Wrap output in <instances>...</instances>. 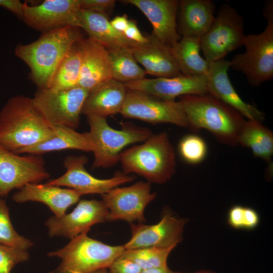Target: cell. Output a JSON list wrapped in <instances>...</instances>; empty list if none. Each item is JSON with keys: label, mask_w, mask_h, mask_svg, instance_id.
I'll list each match as a JSON object with an SVG mask.
<instances>
[{"label": "cell", "mask_w": 273, "mask_h": 273, "mask_svg": "<svg viewBox=\"0 0 273 273\" xmlns=\"http://www.w3.org/2000/svg\"><path fill=\"white\" fill-rule=\"evenodd\" d=\"M151 192V183L140 181L131 186L116 187L101 195L108 210L107 221L125 220L130 223L146 221L144 211L156 198Z\"/></svg>", "instance_id": "12"}, {"label": "cell", "mask_w": 273, "mask_h": 273, "mask_svg": "<svg viewBox=\"0 0 273 273\" xmlns=\"http://www.w3.org/2000/svg\"><path fill=\"white\" fill-rule=\"evenodd\" d=\"M115 0H80V8L103 14L108 16L115 6Z\"/></svg>", "instance_id": "36"}, {"label": "cell", "mask_w": 273, "mask_h": 273, "mask_svg": "<svg viewBox=\"0 0 273 273\" xmlns=\"http://www.w3.org/2000/svg\"><path fill=\"white\" fill-rule=\"evenodd\" d=\"M78 17L80 28L86 32L88 37L107 49L126 48L131 49L138 44L116 30L107 15L80 8Z\"/></svg>", "instance_id": "25"}, {"label": "cell", "mask_w": 273, "mask_h": 273, "mask_svg": "<svg viewBox=\"0 0 273 273\" xmlns=\"http://www.w3.org/2000/svg\"><path fill=\"white\" fill-rule=\"evenodd\" d=\"M80 0H45L35 6L24 2L22 19L31 28L43 33L66 26L80 28Z\"/></svg>", "instance_id": "15"}, {"label": "cell", "mask_w": 273, "mask_h": 273, "mask_svg": "<svg viewBox=\"0 0 273 273\" xmlns=\"http://www.w3.org/2000/svg\"><path fill=\"white\" fill-rule=\"evenodd\" d=\"M244 207L235 205L229 211L228 222L232 228L236 229H244Z\"/></svg>", "instance_id": "37"}, {"label": "cell", "mask_w": 273, "mask_h": 273, "mask_svg": "<svg viewBox=\"0 0 273 273\" xmlns=\"http://www.w3.org/2000/svg\"><path fill=\"white\" fill-rule=\"evenodd\" d=\"M54 134L51 138L22 151L21 154L41 155L56 151L74 149L93 152L94 144L88 132L80 133L75 129L63 126L51 125Z\"/></svg>", "instance_id": "26"}, {"label": "cell", "mask_w": 273, "mask_h": 273, "mask_svg": "<svg viewBox=\"0 0 273 273\" xmlns=\"http://www.w3.org/2000/svg\"><path fill=\"white\" fill-rule=\"evenodd\" d=\"M148 41L131 49L138 63L147 74L157 77H173L182 75L170 48L150 35Z\"/></svg>", "instance_id": "22"}, {"label": "cell", "mask_w": 273, "mask_h": 273, "mask_svg": "<svg viewBox=\"0 0 273 273\" xmlns=\"http://www.w3.org/2000/svg\"><path fill=\"white\" fill-rule=\"evenodd\" d=\"M108 210L102 200H81L73 210L61 217L52 216L46 225L50 237L72 239L93 225L107 221Z\"/></svg>", "instance_id": "16"}, {"label": "cell", "mask_w": 273, "mask_h": 273, "mask_svg": "<svg viewBox=\"0 0 273 273\" xmlns=\"http://www.w3.org/2000/svg\"><path fill=\"white\" fill-rule=\"evenodd\" d=\"M200 38L189 36H182L170 48L183 75L199 76L207 74L209 62L200 56Z\"/></svg>", "instance_id": "27"}, {"label": "cell", "mask_w": 273, "mask_h": 273, "mask_svg": "<svg viewBox=\"0 0 273 273\" xmlns=\"http://www.w3.org/2000/svg\"><path fill=\"white\" fill-rule=\"evenodd\" d=\"M26 250L0 244V273H11L18 263L29 259Z\"/></svg>", "instance_id": "34"}, {"label": "cell", "mask_w": 273, "mask_h": 273, "mask_svg": "<svg viewBox=\"0 0 273 273\" xmlns=\"http://www.w3.org/2000/svg\"><path fill=\"white\" fill-rule=\"evenodd\" d=\"M173 271L169 269L168 266L162 267L152 268L143 269L141 273H173Z\"/></svg>", "instance_id": "42"}, {"label": "cell", "mask_w": 273, "mask_h": 273, "mask_svg": "<svg viewBox=\"0 0 273 273\" xmlns=\"http://www.w3.org/2000/svg\"><path fill=\"white\" fill-rule=\"evenodd\" d=\"M187 218H177L170 210H164L156 224L130 223L131 237L123 245L124 249L144 247L174 248L183 240V233Z\"/></svg>", "instance_id": "14"}, {"label": "cell", "mask_w": 273, "mask_h": 273, "mask_svg": "<svg viewBox=\"0 0 273 273\" xmlns=\"http://www.w3.org/2000/svg\"><path fill=\"white\" fill-rule=\"evenodd\" d=\"M238 145L250 149L255 156L269 162L273 154V133L262 122L247 119L240 132Z\"/></svg>", "instance_id": "28"}, {"label": "cell", "mask_w": 273, "mask_h": 273, "mask_svg": "<svg viewBox=\"0 0 273 273\" xmlns=\"http://www.w3.org/2000/svg\"><path fill=\"white\" fill-rule=\"evenodd\" d=\"M173 273H189V272H177V271H174ZM189 273H216L215 271L210 270H201L193 272H189Z\"/></svg>", "instance_id": "43"}, {"label": "cell", "mask_w": 273, "mask_h": 273, "mask_svg": "<svg viewBox=\"0 0 273 273\" xmlns=\"http://www.w3.org/2000/svg\"><path fill=\"white\" fill-rule=\"evenodd\" d=\"M123 34L127 39L138 44H144L148 41V37L142 34L133 20H129L128 26Z\"/></svg>", "instance_id": "38"}, {"label": "cell", "mask_w": 273, "mask_h": 273, "mask_svg": "<svg viewBox=\"0 0 273 273\" xmlns=\"http://www.w3.org/2000/svg\"><path fill=\"white\" fill-rule=\"evenodd\" d=\"M178 151L181 157L187 162L197 164L201 162L207 153V146L204 141L198 135H187L180 140Z\"/></svg>", "instance_id": "33"}, {"label": "cell", "mask_w": 273, "mask_h": 273, "mask_svg": "<svg viewBox=\"0 0 273 273\" xmlns=\"http://www.w3.org/2000/svg\"><path fill=\"white\" fill-rule=\"evenodd\" d=\"M0 244L27 250L33 245L29 239L20 235L14 228L5 200L0 199Z\"/></svg>", "instance_id": "32"}, {"label": "cell", "mask_w": 273, "mask_h": 273, "mask_svg": "<svg viewBox=\"0 0 273 273\" xmlns=\"http://www.w3.org/2000/svg\"><path fill=\"white\" fill-rule=\"evenodd\" d=\"M231 61L224 58L210 62L206 74L207 94L228 105L248 120L262 122L263 112L245 102L233 86L228 76Z\"/></svg>", "instance_id": "17"}, {"label": "cell", "mask_w": 273, "mask_h": 273, "mask_svg": "<svg viewBox=\"0 0 273 273\" xmlns=\"http://www.w3.org/2000/svg\"><path fill=\"white\" fill-rule=\"evenodd\" d=\"M82 195L72 189H64L47 184H28L15 193L12 199L18 203L36 201L47 205L55 214L61 217L66 210L77 203Z\"/></svg>", "instance_id": "20"}, {"label": "cell", "mask_w": 273, "mask_h": 273, "mask_svg": "<svg viewBox=\"0 0 273 273\" xmlns=\"http://www.w3.org/2000/svg\"><path fill=\"white\" fill-rule=\"evenodd\" d=\"M127 89L136 90L167 102L185 95L207 94L206 75L144 78L124 83Z\"/></svg>", "instance_id": "18"}, {"label": "cell", "mask_w": 273, "mask_h": 273, "mask_svg": "<svg viewBox=\"0 0 273 273\" xmlns=\"http://www.w3.org/2000/svg\"><path fill=\"white\" fill-rule=\"evenodd\" d=\"M109 56L111 78L120 82L137 81L145 78L146 73L138 64L130 49H107Z\"/></svg>", "instance_id": "29"}, {"label": "cell", "mask_w": 273, "mask_h": 273, "mask_svg": "<svg viewBox=\"0 0 273 273\" xmlns=\"http://www.w3.org/2000/svg\"><path fill=\"white\" fill-rule=\"evenodd\" d=\"M263 14L267 20L265 29L257 34L245 35V51L235 56L231 67L242 72L248 83L258 86L273 77V3H266Z\"/></svg>", "instance_id": "6"}, {"label": "cell", "mask_w": 273, "mask_h": 273, "mask_svg": "<svg viewBox=\"0 0 273 273\" xmlns=\"http://www.w3.org/2000/svg\"><path fill=\"white\" fill-rule=\"evenodd\" d=\"M85 232L63 248L48 253L61 259L59 265L48 273H92L108 268L123 251V246H110L89 238Z\"/></svg>", "instance_id": "5"}, {"label": "cell", "mask_w": 273, "mask_h": 273, "mask_svg": "<svg viewBox=\"0 0 273 273\" xmlns=\"http://www.w3.org/2000/svg\"><path fill=\"white\" fill-rule=\"evenodd\" d=\"M53 134L52 126L36 109L32 98L13 97L0 111V144L14 153L21 154Z\"/></svg>", "instance_id": "1"}, {"label": "cell", "mask_w": 273, "mask_h": 273, "mask_svg": "<svg viewBox=\"0 0 273 273\" xmlns=\"http://www.w3.org/2000/svg\"><path fill=\"white\" fill-rule=\"evenodd\" d=\"M89 92L79 86L57 91L45 88L38 89L32 100L50 125H63L75 129L80 124L82 109Z\"/></svg>", "instance_id": "9"}, {"label": "cell", "mask_w": 273, "mask_h": 273, "mask_svg": "<svg viewBox=\"0 0 273 273\" xmlns=\"http://www.w3.org/2000/svg\"><path fill=\"white\" fill-rule=\"evenodd\" d=\"M0 7L13 13L20 18H23L24 3L19 0H0Z\"/></svg>", "instance_id": "40"}, {"label": "cell", "mask_w": 273, "mask_h": 273, "mask_svg": "<svg viewBox=\"0 0 273 273\" xmlns=\"http://www.w3.org/2000/svg\"><path fill=\"white\" fill-rule=\"evenodd\" d=\"M123 173H135L148 182L163 184L175 172L174 147L166 132L152 134L141 145L123 151L119 156Z\"/></svg>", "instance_id": "4"}, {"label": "cell", "mask_w": 273, "mask_h": 273, "mask_svg": "<svg viewBox=\"0 0 273 273\" xmlns=\"http://www.w3.org/2000/svg\"><path fill=\"white\" fill-rule=\"evenodd\" d=\"M173 248L150 247L124 249L121 256L137 263L143 269L167 266V258Z\"/></svg>", "instance_id": "31"}, {"label": "cell", "mask_w": 273, "mask_h": 273, "mask_svg": "<svg viewBox=\"0 0 273 273\" xmlns=\"http://www.w3.org/2000/svg\"><path fill=\"white\" fill-rule=\"evenodd\" d=\"M79 28L66 26L53 29L43 32L32 42L16 47V56L27 65L30 78L38 89L49 87L61 61L82 38Z\"/></svg>", "instance_id": "2"}, {"label": "cell", "mask_w": 273, "mask_h": 273, "mask_svg": "<svg viewBox=\"0 0 273 273\" xmlns=\"http://www.w3.org/2000/svg\"><path fill=\"white\" fill-rule=\"evenodd\" d=\"M81 40L72 46L61 61L48 88L57 91L78 86L81 61Z\"/></svg>", "instance_id": "30"}, {"label": "cell", "mask_w": 273, "mask_h": 273, "mask_svg": "<svg viewBox=\"0 0 273 273\" xmlns=\"http://www.w3.org/2000/svg\"><path fill=\"white\" fill-rule=\"evenodd\" d=\"M127 91L123 83L112 78L105 80L89 91L81 114L106 118L120 113Z\"/></svg>", "instance_id": "23"}, {"label": "cell", "mask_w": 273, "mask_h": 273, "mask_svg": "<svg viewBox=\"0 0 273 273\" xmlns=\"http://www.w3.org/2000/svg\"><path fill=\"white\" fill-rule=\"evenodd\" d=\"M85 155H68L64 159L65 173L46 184L56 186H65L74 189L83 195L105 193L118 186L130 182L135 178L134 175L117 173L111 178L100 179L89 172L85 168L88 162Z\"/></svg>", "instance_id": "13"}, {"label": "cell", "mask_w": 273, "mask_h": 273, "mask_svg": "<svg viewBox=\"0 0 273 273\" xmlns=\"http://www.w3.org/2000/svg\"><path fill=\"white\" fill-rule=\"evenodd\" d=\"M138 8L151 23V34L161 43L171 48L180 39L177 32L176 16L179 1L176 0H126Z\"/></svg>", "instance_id": "19"}, {"label": "cell", "mask_w": 273, "mask_h": 273, "mask_svg": "<svg viewBox=\"0 0 273 273\" xmlns=\"http://www.w3.org/2000/svg\"><path fill=\"white\" fill-rule=\"evenodd\" d=\"M244 229L252 230L258 225L260 217L256 210L251 208L244 207Z\"/></svg>", "instance_id": "39"}, {"label": "cell", "mask_w": 273, "mask_h": 273, "mask_svg": "<svg viewBox=\"0 0 273 273\" xmlns=\"http://www.w3.org/2000/svg\"><path fill=\"white\" fill-rule=\"evenodd\" d=\"M81 61L78 86L90 90L111 78L108 49L90 38L80 41Z\"/></svg>", "instance_id": "21"}, {"label": "cell", "mask_w": 273, "mask_h": 273, "mask_svg": "<svg viewBox=\"0 0 273 273\" xmlns=\"http://www.w3.org/2000/svg\"><path fill=\"white\" fill-rule=\"evenodd\" d=\"M119 113L125 118L153 124L169 123L188 127L186 116L179 101H165L139 90L127 89Z\"/></svg>", "instance_id": "10"}, {"label": "cell", "mask_w": 273, "mask_h": 273, "mask_svg": "<svg viewBox=\"0 0 273 273\" xmlns=\"http://www.w3.org/2000/svg\"><path fill=\"white\" fill-rule=\"evenodd\" d=\"M107 269H108L107 268H103V269H101L98 270H97L92 273H109Z\"/></svg>", "instance_id": "44"}, {"label": "cell", "mask_w": 273, "mask_h": 273, "mask_svg": "<svg viewBox=\"0 0 273 273\" xmlns=\"http://www.w3.org/2000/svg\"><path fill=\"white\" fill-rule=\"evenodd\" d=\"M128 22L129 19L125 14L122 16H116L110 21L112 27L116 30L122 33L126 29Z\"/></svg>", "instance_id": "41"}, {"label": "cell", "mask_w": 273, "mask_h": 273, "mask_svg": "<svg viewBox=\"0 0 273 273\" xmlns=\"http://www.w3.org/2000/svg\"><path fill=\"white\" fill-rule=\"evenodd\" d=\"M179 98L188 128L194 131L205 129L222 144L238 145L239 135L246 121L239 113L208 94Z\"/></svg>", "instance_id": "3"}, {"label": "cell", "mask_w": 273, "mask_h": 273, "mask_svg": "<svg viewBox=\"0 0 273 273\" xmlns=\"http://www.w3.org/2000/svg\"><path fill=\"white\" fill-rule=\"evenodd\" d=\"M86 116L89 126L88 133L95 146L93 168L116 165L125 147L143 142L153 134L147 128L129 123H123L120 130L115 129L108 124L106 118L94 115Z\"/></svg>", "instance_id": "7"}, {"label": "cell", "mask_w": 273, "mask_h": 273, "mask_svg": "<svg viewBox=\"0 0 273 273\" xmlns=\"http://www.w3.org/2000/svg\"><path fill=\"white\" fill-rule=\"evenodd\" d=\"M178 8V29L182 36L201 38L215 18V6L211 0H181Z\"/></svg>", "instance_id": "24"}, {"label": "cell", "mask_w": 273, "mask_h": 273, "mask_svg": "<svg viewBox=\"0 0 273 273\" xmlns=\"http://www.w3.org/2000/svg\"><path fill=\"white\" fill-rule=\"evenodd\" d=\"M50 177L41 155L21 156L0 144V197L28 184L39 183Z\"/></svg>", "instance_id": "11"}, {"label": "cell", "mask_w": 273, "mask_h": 273, "mask_svg": "<svg viewBox=\"0 0 273 273\" xmlns=\"http://www.w3.org/2000/svg\"><path fill=\"white\" fill-rule=\"evenodd\" d=\"M108 268L109 273H141L142 270L135 262L121 255L113 262Z\"/></svg>", "instance_id": "35"}, {"label": "cell", "mask_w": 273, "mask_h": 273, "mask_svg": "<svg viewBox=\"0 0 273 273\" xmlns=\"http://www.w3.org/2000/svg\"><path fill=\"white\" fill-rule=\"evenodd\" d=\"M245 36L243 17L230 5L223 4L200 38L201 50L208 62L218 61L243 46Z\"/></svg>", "instance_id": "8"}]
</instances>
